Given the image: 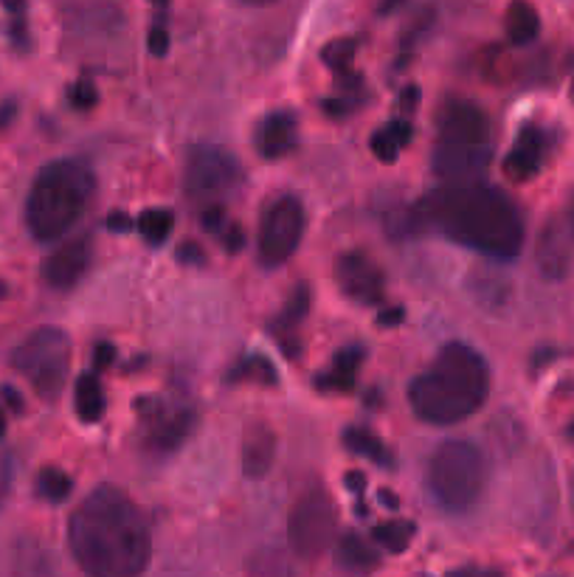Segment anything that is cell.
<instances>
[{
	"instance_id": "cb8c5ba5",
	"label": "cell",
	"mask_w": 574,
	"mask_h": 577,
	"mask_svg": "<svg viewBox=\"0 0 574 577\" xmlns=\"http://www.w3.org/2000/svg\"><path fill=\"white\" fill-rule=\"evenodd\" d=\"M344 442H347L352 454L366 456V460L380 462V465H391L389 451H386V446L377 440L375 434L363 431V428H347V431H344Z\"/></svg>"
},
{
	"instance_id": "d590c367",
	"label": "cell",
	"mask_w": 574,
	"mask_h": 577,
	"mask_svg": "<svg viewBox=\"0 0 574 577\" xmlns=\"http://www.w3.org/2000/svg\"><path fill=\"white\" fill-rule=\"evenodd\" d=\"M178 260L191 262V265H198V262H203L205 256H203V251H200V248L195 246V242H184V248L178 251Z\"/></svg>"
},
{
	"instance_id": "7bdbcfd3",
	"label": "cell",
	"mask_w": 574,
	"mask_h": 577,
	"mask_svg": "<svg viewBox=\"0 0 574 577\" xmlns=\"http://www.w3.org/2000/svg\"><path fill=\"white\" fill-rule=\"evenodd\" d=\"M3 296H7V285L0 283V299H3Z\"/></svg>"
},
{
	"instance_id": "e575fe53",
	"label": "cell",
	"mask_w": 574,
	"mask_h": 577,
	"mask_svg": "<svg viewBox=\"0 0 574 577\" xmlns=\"http://www.w3.org/2000/svg\"><path fill=\"white\" fill-rule=\"evenodd\" d=\"M0 398L7 400V405L12 409L14 414H23V398L14 392L12 386H0Z\"/></svg>"
},
{
	"instance_id": "d4e9b609",
	"label": "cell",
	"mask_w": 574,
	"mask_h": 577,
	"mask_svg": "<svg viewBox=\"0 0 574 577\" xmlns=\"http://www.w3.org/2000/svg\"><path fill=\"white\" fill-rule=\"evenodd\" d=\"M172 223L175 221H172V214L166 209H147L136 221V228L150 246H161L172 234Z\"/></svg>"
},
{
	"instance_id": "44dd1931",
	"label": "cell",
	"mask_w": 574,
	"mask_h": 577,
	"mask_svg": "<svg viewBox=\"0 0 574 577\" xmlns=\"http://www.w3.org/2000/svg\"><path fill=\"white\" fill-rule=\"evenodd\" d=\"M361 364L363 352L358 350V347H347V350H341L333 358V366H329V372L324 375V380H327V386H333V389H352L358 380V372H361Z\"/></svg>"
},
{
	"instance_id": "8d00e7d4",
	"label": "cell",
	"mask_w": 574,
	"mask_h": 577,
	"mask_svg": "<svg viewBox=\"0 0 574 577\" xmlns=\"http://www.w3.org/2000/svg\"><path fill=\"white\" fill-rule=\"evenodd\" d=\"M104 226L113 228V231H130L133 221H130V217H124V214H110Z\"/></svg>"
},
{
	"instance_id": "2e32d148",
	"label": "cell",
	"mask_w": 574,
	"mask_h": 577,
	"mask_svg": "<svg viewBox=\"0 0 574 577\" xmlns=\"http://www.w3.org/2000/svg\"><path fill=\"white\" fill-rule=\"evenodd\" d=\"M504 26L510 42H515V46H529L540 32V17L538 12H535L533 3H526V0H513L510 9H507Z\"/></svg>"
},
{
	"instance_id": "ba28073f",
	"label": "cell",
	"mask_w": 574,
	"mask_h": 577,
	"mask_svg": "<svg viewBox=\"0 0 574 577\" xmlns=\"http://www.w3.org/2000/svg\"><path fill=\"white\" fill-rule=\"evenodd\" d=\"M308 214L301 200L294 195H282L262 212L260 223V262L265 268H279L296 254L304 237Z\"/></svg>"
},
{
	"instance_id": "7402d4cb",
	"label": "cell",
	"mask_w": 574,
	"mask_h": 577,
	"mask_svg": "<svg viewBox=\"0 0 574 577\" xmlns=\"http://www.w3.org/2000/svg\"><path fill=\"white\" fill-rule=\"evenodd\" d=\"M35 488L42 502L62 504L68 502L71 493H74V479L65 471H60V467H42L40 474H37Z\"/></svg>"
},
{
	"instance_id": "d6a6232c",
	"label": "cell",
	"mask_w": 574,
	"mask_h": 577,
	"mask_svg": "<svg viewBox=\"0 0 574 577\" xmlns=\"http://www.w3.org/2000/svg\"><path fill=\"white\" fill-rule=\"evenodd\" d=\"M147 42H150L152 54L164 57L166 49H170V32H166L161 23H155V26L150 28V37H147Z\"/></svg>"
},
{
	"instance_id": "74e56055",
	"label": "cell",
	"mask_w": 574,
	"mask_h": 577,
	"mask_svg": "<svg viewBox=\"0 0 574 577\" xmlns=\"http://www.w3.org/2000/svg\"><path fill=\"white\" fill-rule=\"evenodd\" d=\"M14 113H17V104H14V102L0 104V130H7L9 124H12Z\"/></svg>"
},
{
	"instance_id": "3957f363",
	"label": "cell",
	"mask_w": 574,
	"mask_h": 577,
	"mask_svg": "<svg viewBox=\"0 0 574 577\" xmlns=\"http://www.w3.org/2000/svg\"><path fill=\"white\" fill-rule=\"evenodd\" d=\"M490 392L485 358L467 344H445L434 364L409 386V403L423 423L453 426L482 409Z\"/></svg>"
},
{
	"instance_id": "30bf717a",
	"label": "cell",
	"mask_w": 574,
	"mask_h": 577,
	"mask_svg": "<svg viewBox=\"0 0 574 577\" xmlns=\"http://www.w3.org/2000/svg\"><path fill=\"white\" fill-rule=\"evenodd\" d=\"M439 141H459V145H492L490 122L473 102L448 99L437 113Z\"/></svg>"
},
{
	"instance_id": "5bb4252c",
	"label": "cell",
	"mask_w": 574,
	"mask_h": 577,
	"mask_svg": "<svg viewBox=\"0 0 574 577\" xmlns=\"http://www.w3.org/2000/svg\"><path fill=\"white\" fill-rule=\"evenodd\" d=\"M547 155V138L538 127H524L515 138L513 150L507 152L504 173L515 180H529L540 173Z\"/></svg>"
},
{
	"instance_id": "484cf974",
	"label": "cell",
	"mask_w": 574,
	"mask_h": 577,
	"mask_svg": "<svg viewBox=\"0 0 574 577\" xmlns=\"http://www.w3.org/2000/svg\"><path fill=\"white\" fill-rule=\"evenodd\" d=\"M372 538H375V543L377 547H383V550L403 552L411 543V538H414V524L409 522L377 524V527L372 529Z\"/></svg>"
},
{
	"instance_id": "4316f807",
	"label": "cell",
	"mask_w": 574,
	"mask_h": 577,
	"mask_svg": "<svg viewBox=\"0 0 574 577\" xmlns=\"http://www.w3.org/2000/svg\"><path fill=\"white\" fill-rule=\"evenodd\" d=\"M239 375L242 378H257L260 384H276V369L260 355L248 358L246 364H239Z\"/></svg>"
},
{
	"instance_id": "f546056e",
	"label": "cell",
	"mask_w": 574,
	"mask_h": 577,
	"mask_svg": "<svg viewBox=\"0 0 574 577\" xmlns=\"http://www.w3.org/2000/svg\"><path fill=\"white\" fill-rule=\"evenodd\" d=\"M68 102L76 111H90L96 104V88L90 83H76L68 93Z\"/></svg>"
},
{
	"instance_id": "5b68a950",
	"label": "cell",
	"mask_w": 574,
	"mask_h": 577,
	"mask_svg": "<svg viewBox=\"0 0 574 577\" xmlns=\"http://www.w3.org/2000/svg\"><path fill=\"white\" fill-rule=\"evenodd\" d=\"M487 481V460L467 440H448L430 454L428 490L448 513H467L482 499Z\"/></svg>"
},
{
	"instance_id": "6da1fadb",
	"label": "cell",
	"mask_w": 574,
	"mask_h": 577,
	"mask_svg": "<svg viewBox=\"0 0 574 577\" xmlns=\"http://www.w3.org/2000/svg\"><path fill=\"white\" fill-rule=\"evenodd\" d=\"M68 547L88 577H138L150 564V527L130 496L102 485L71 513Z\"/></svg>"
},
{
	"instance_id": "52a82bcc",
	"label": "cell",
	"mask_w": 574,
	"mask_h": 577,
	"mask_svg": "<svg viewBox=\"0 0 574 577\" xmlns=\"http://www.w3.org/2000/svg\"><path fill=\"white\" fill-rule=\"evenodd\" d=\"M242 184V166L223 147L200 145L186 161V195L203 209L220 206Z\"/></svg>"
},
{
	"instance_id": "f1b7e54d",
	"label": "cell",
	"mask_w": 574,
	"mask_h": 577,
	"mask_svg": "<svg viewBox=\"0 0 574 577\" xmlns=\"http://www.w3.org/2000/svg\"><path fill=\"white\" fill-rule=\"evenodd\" d=\"M310 299H313V296H310L308 288L296 290L294 299H290V304L285 308V316H282V322H285L287 327H290V324H296V322H301V318H304V313L310 310Z\"/></svg>"
},
{
	"instance_id": "ac0fdd59",
	"label": "cell",
	"mask_w": 574,
	"mask_h": 577,
	"mask_svg": "<svg viewBox=\"0 0 574 577\" xmlns=\"http://www.w3.org/2000/svg\"><path fill=\"white\" fill-rule=\"evenodd\" d=\"M409 141H411V124L395 118V122L383 124L380 130H375V136H372V152H375L380 161L391 164V161L409 147Z\"/></svg>"
},
{
	"instance_id": "1f68e13d",
	"label": "cell",
	"mask_w": 574,
	"mask_h": 577,
	"mask_svg": "<svg viewBox=\"0 0 574 577\" xmlns=\"http://www.w3.org/2000/svg\"><path fill=\"white\" fill-rule=\"evenodd\" d=\"M9 488H12V454L0 448V504L7 502Z\"/></svg>"
},
{
	"instance_id": "836d02e7",
	"label": "cell",
	"mask_w": 574,
	"mask_h": 577,
	"mask_svg": "<svg viewBox=\"0 0 574 577\" xmlns=\"http://www.w3.org/2000/svg\"><path fill=\"white\" fill-rule=\"evenodd\" d=\"M220 237H223V242H226V248L228 251H239V248L246 246V231H242V228L239 226H234V223H228L226 228H223V234H220Z\"/></svg>"
},
{
	"instance_id": "ffe728a7",
	"label": "cell",
	"mask_w": 574,
	"mask_h": 577,
	"mask_svg": "<svg viewBox=\"0 0 574 577\" xmlns=\"http://www.w3.org/2000/svg\"><path fill=\"white\" fill-rule=\"evenodd\" d=\"M566 242H569L566 234L558 231L554 226L544 234V240H540V248H538V262L547 276H561L563 271H566L569 251H572Z\"/></svg>"
},
{
	"instance_id": "4dcf8cb0",
	"label": "cell",
	"mask_w": 574,
	"mask_h": 577,
	"mask_svg": "<svg viewBox=\"0 0 574 577\" xmlns=\"http://www.w3.org/2000/svg\"><path fill=\"white\" fill-rule=\"evenodd\" d=\"M200 221H203L205 231H212V234H223V228L228 226V223H226V212H223V206L203 209V212H200Z\"/></svg>"
},
{
	"instance_id": "e0dca14e",
	"label": "cell",
	"mask_w": 574,
	"mask_h": 577,
	"mask_svg": "<svg viewBox=\"0 0 574 577\" xmlns=\"http://www.w3.org/2000/svg\"><path fill=\"white\" fill-rule=\"evenodd\" d=\"M189 428H191V412H175L170 414V417H158L155 423H152L150 446L155 448V451H161V454L175 451V448L186 440Z\"/></svg>"
},
{
	"instance_id": "9c48e42d",
	"label": "cell",
	"mask_w": 574,
	"mask_h": 577,
	"mask_svg": "<svg viewBox=\"0 0 574 577\" xmlns=\"http://www.w3.org/2000/svg\"><path fill=\"white\" fill-rule=\"evenodd\" d=\"M338 507L324 490H308L290 513V543L301 557H319L333 543Z\"/></svg>"
},
{
	"instance_id": "b9f144b4",
	"label": "cell",
	"mask_w": 574,
	"mask_h": 577,
	"mask_svg": "<svg viewBox=\"0 0 574 577\" xmlns=\"http://www.w3.org/2000/svg\"><path fill=\"white\" fill-rule=\"evenodd\" d=\"M7 434V412H3V405H0V437Z\"/></svg>"
},
{
	"instance_id": "7c38bea8",
	"label": "cell",
	"mask_w": 574,
	"mask_h": 577,
	"mask_svg": "<svg viewBox=\"0 0 574 577\" xmlns=\"http://www.w3.org/2000/svg\"><path fill=\"white\" fill-rule=\"evenodd\" d=\"M335 279L341 285L344 293L358 304H377L383 299V271L380 265L370 260V256L358 254H344L338 260V268H335Z\"/></svg>"
},
{
	"instance_id": "8992f818",
	"label": "cell",
	"mask_w": 574,
	"mask_h": 577,
	"mask_svg": "<svg viewBox=\"0 0 574 577\" xmlns=\"http://www.w3.org/2000/svg\"><path fill=\"white\" fill-rule=\"evenodd\" d=\"M12 366L40 398L54 400L65 386L71 366V338L60 327H40L12 352Z\"/></svg>"
},
{
	"instance_id": "7a4b0ae2",
	"label": "cell",
	"mask_w": 574,
	"mask_h": 577,
	"mask_svg": "<svg viewBox=\"0 0 574 577\" xmlns=\"http://www.w3.org/2000/svg\"><path fill=\"white\" fill-rule=\"evenodd\" d=\"M423 221L448 240L496 260H513L524 246V221L501 189L487 184H448L423 203Z\"/></svg>"
},
{
	"instance_id": "4fadbf2b",
	"label": "cell",
	"mask_w": 574,
	"mask_h": 577,
	"mask_svg": "<svg viewBox=\"0 0 574 577\" xmlns=\"http://www.w3.org/2000/svg\"><path fill=\"white\" fill-rule=\"evenodd\" d=\"M299 124L290 111H274L260 118L253 130V150L265 161H279L296 150Z\"/></svg>"
},
{
	"instance_id": "603a6c76",
	"label": "cell",
	"mask_w": 574,
	"mask_h": 577,
	"mask_svg": "<svg viewBox=\"0 0 574 577\" xmlns=\"http://www.w3.org/2000/svg\"><path fill=\"white\" fill-rule=\"evenodd\" d=\"M338 561L352 572H370L377 564V552L361 536L349 532L338 541Z\"/></svg>"
},
{
	"instance_id": "60d3db41",
	"label": "cell",
	"mask_w": 574,
	"mask_h": 577,
	"mask_svg": "<svg viewBox=\"0 0 574 577\" xmlns=\"http://www.w3.org/2000/svg\"><path fill=\"white\" fill-rule=\"evenodd\" d=\"M239 3H246V7H271L276 0H239Z\"/></svg>"
},
{
	"instance_id": "277c9868",
	"label": "cell",
	"mask_w": 574,
	"mask_h": 577,
	"mask_svg": "<svg viewBox=\"0 0 574 577\" xmlns=\"http://www.w3.org/2000/svg\"><path fill=\"white\" fill-rule=\"evenodd\" d=\"M96 192L90 166L76 159L51 161L37 173L26 198V226L37 242L62 240L88 212Z\"/></svg>"
},
{
	"instance_id": "d6986e66",
	"label": "cell",
	"mask_w": 574,
	"mask_h": 577,
	"mask_svg": "<svg viewBox=\"0 0 574 577\" xmlns=\"http://www.w3.org/2000/svg\"><path fill=\"white\" fill-rule=\"evenodd\" d=\"M74 403H76V414L83 423H96V419H102L104 414V392L102 384L96 375H83V378L76 380L74 389Z\"/></svg>"
},
{
	"instance_id": "f35d334b",
	"label": "cell",
	"mask_w": 574,
	"mask_h": 577,
	"mask_svg": "<svg viewBox=\"0 0 574 577\" xmlns=\"http://www.w3.org/2000/svg\"><path fill=\"white\" fill-rule=\"evenodd\" d=\"M403 322V310H386V316H377V324L389 327V324H400Z\"/></svg>"
},
{
	"instance_id": "9a60e30c",
	"label": "cell",
	"mask_w": 574,
	"mask_h": 577,
	"mask_svg": "<svg viewBox=\"0 0 574 577\" xmlns=\"http://www.w3.org/2000/svg\"><path fill=\"white\" fill-rule=\"evenodd\" d=\"M274 456H276V440L274 434H271V428L265 426L253 428V431L246 437V442H242V471H246V476H251V479H262V476H267V471L274 465Z\"/></svg>"
},
{
	"instance_id": "8fae6325",
	"label": "cell",
	"mask_w": 574,
	"mask_h": 577,
	"mask_svg": "<svg viewBox=\"0 0 574 577\" xmlns=\"http://www.w3.org/2000/svg\"><path fill=\"white\" fill-rule=\"evenodd\" d=\"M90 262H93V242H90V237H76V240L57 248L54 254L42 262V279H46L48 288L71 290L83 283Z\"/></svg>"
},
{
	"instance_id": "ab89813d",
	"label": "cell",
	"mask_w": 574,
	"mask_h": 577,
	"mask_svg": "<svg viewBox=\"0 0 574 577\" xmlns=\"http://www.w3.org/2000/svg\"><path fill=\"white\" fill-rule=\"evenodd\" d=\"M3 7H7L12 14H17V17H21L23 9H26V0H3Z\"/></svg>"
},
{
	"instance_id": "83f0119b",
	"label": "cell",
	"mask_w": 574,
	"mask_h": 577,
	"mask_svg": "<svg viewBox=\"0 0 574 577\" xmlns=\"http://www.w3.org/2000/svg\"><path fill=\"white\" fill-rule=\"evenodd\" d=\"M352 54H355V42L352 40H338L324 49V60H327L329 68H335V71L347 68V62L352 60Z\"/></svg>"
}]
</instances>
